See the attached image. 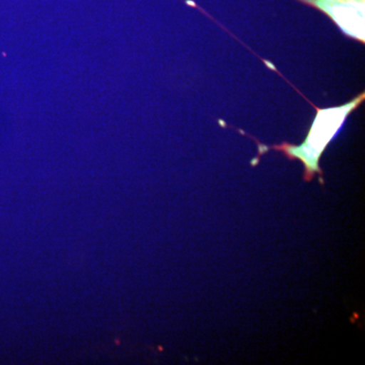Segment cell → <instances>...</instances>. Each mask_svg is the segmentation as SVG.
Masks as SVG:
<instances>
[{
    "label": "cell",
    "mask_w": 365,
    "mask_h": 365,
    "mask_svg": "<svg viewBox=\"0 0 365 365\" xmlns=\"http://www.w3.org/2000/svg\"><path fill=\"white\" fill-rule=\"evenodd\" d=\"M365 93H362L352 102L348 103L341 107L331 108V109L321 110L316 108L317 114L314 124L307 135L306 141L299 146L292 144L282 143L280 145H274L271 148L261 145L259 148H271V150L283 151L290 160L299 158L304 165V181L309 182L313 180L314 174H319V180L323 184V172L319 167V160L322 153L326 150L331 140L337 135L338 131L342 128L346 118L364 101Z\"/></svg>",
    "instance_id": "1"
},
{
    "label": "cell",
    "mask_w": 365,
    "mask_h": 365,
    "mask_svg": "<svg viewBox=\"0 0 365 365\" xmlns=\"http://www.w3.org/2000/svg\"><path fill=\"white\" fill-rule=\"evenodd\" d=\"M326 14L341 30L364 42L365 0H299Z\"/></svg>",
    "instance_id": "2"
}]
</instances>
